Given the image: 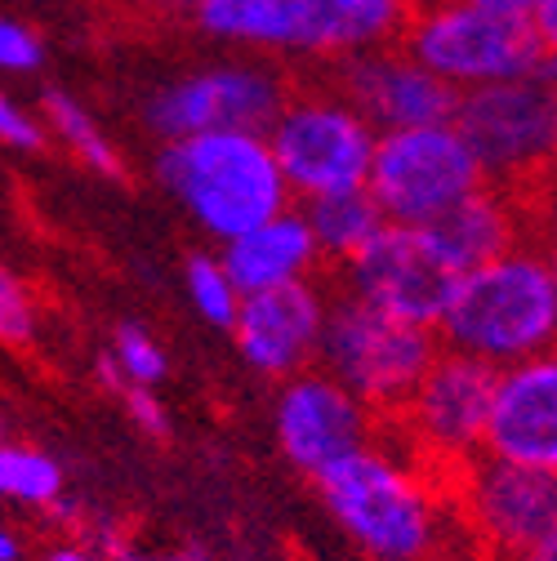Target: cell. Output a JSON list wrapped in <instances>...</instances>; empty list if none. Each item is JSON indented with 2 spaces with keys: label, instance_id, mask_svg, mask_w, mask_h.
<instances>
[{
  "label": "cell",
  "instance_id": "d6a6232c",
  "mask_svg": "<svg viewBox=\"0 0 557 561\" xmlns=\"http://www.w3.org/2000/svg\"><path fill=\"white\" fill-rule=\"evenodd\" d=\"M41 561H112L99 543H77V539H62V543H54V548H45V557Z\"/></svg>",
  "mask_w": 557,
  "mask_h": 561
},
{
  "label": "cell",
  "instance_id": "603a6c76",
  "mask_svg": "<svg viewBox=\"0 0 557 561\" xmlns=\"http://www.w3.org/2000/svg\"><path fill=\"white\" fill-rule=\"evenodd\" d=\"M0 495L19 508H36V513H72L67 504V472L62 463L32 446V442H5L0 446Z\"/></svg>",
  "mask_w": 557,
  "mask_h": 561
},
{
  "label": "cell",
  "instance_id": "7a4b0ae2",
  "mask_svg": "<svg viewBox=\"0 0 557 561\" xmlns=\"http://www.w3.org/2000/svg\"><path fill=\"white\" fill-rule=\"evenodd\" d=\"M152 170L174 205L219 245L286 215L295 196L268 134L259 129H224L161 144Z\"/></svg>",
  "mask_w": 557,
  "mask_h": 561
},
{
  "label": "cell",
  "instance_id": "6da1fadb",
  "mask_svg": "<svg viewBox=\"0 0 557 561\" xmlns=\"http://www.w3.org/2000/svg\"><path fill=\"white\" fill-rule=\"evenodd\" d=\"M446 481L406 446L375 442L330 468L317 490L334 526L375 561H429L442 539Z\"/></svg>",
  "mask_w": 557,
  "mask_h": 561
},
{
  "label": "cell",
  "instance_id": "52a82bcc",
  "mask_svg": "<svg viewBox=\"0 0 557 561\" xmlns=\"http://www.w3.org/2000/svg\"><path fill=\"white\" fill-rule=\"evenodd\" d=\"M455 125L496 187L526 196L557 170V81L544 72L464 94Z\"/></svg>",
  "mask_w": 557,
  "mask_h": 561
},
{
  "label": "cell",
  "instance_id": "e0dca14e",
  "mask_svg": "<svg viewBox=\"0 0 557 561\" xmlns=\"http://www.w3.org/2000/svg\"><path fill=\"white\" fill-rule=\"evenodd\" d=\"M486 450L526 468L557 472V347L500 370Z\"/></svg>",
  "mask_w": 557,
  "mask_h": 561
},
{
  "label": "cell",
  "instance_id": "277c9868",
  "mask_svg": "<svg viewBox=\"0 0 557 561\" xmlns=\"http://www.w3.org/2000/svg\"><path fill=\"white\" fill-rule=\"evenodd\" d=\"M442 353L446 347L437 330L379 312L357 295H339L330 308L321 370H330L348 392H357L375 414L393 419Z\"/></svg>",
  "mask_w": 557,
  "mask_h": 561
},
{
  "label": "cell",
  "instance_id": "d4e9b609",
  "mask_svg": "<svg viewBox=\"0 0 557 561\" xmlns=\"http://www.w3.org/2000/svg\"><path fill=\"white\" fill-rule=\"evenodd\" d=\"M183 290H187V304L201 321H211L219 330H232L246 295L237 286V276L228 272L224 254H192L187 267H183Z\"/></svg>",
  "mask_w": 557,
  "mask_h": 561
},
{
  "label": "cell",
  "instance_id": "8fae6325",
  "mask_svg": "<svg viewBox=\"0 0 557 561\" xmlns=\"http://www.w3.org/2000/svg\"><path fill=\"white\" fill-rule=\"evenodd\" d=\"M500 370L464 353L437 357V366L414 388V397L393 414L397 446H406L420 463H429L442 481L459 472L468 459L486 455Z\"/></svg>",
  "mask_w": 557,
  "mask_h": 561
},
{
  "label": "cell",
  "instance_id": "8992f818",
  "mask_svg": "<svg viewBox=\"0 0 557 561\" xmlns=\"http://www.w3.org/2000/svg\"><path fill=\"white\" fill-rule=\"evenodd\" d=\"M291 94L295 90L286 85V77L263 54L219 58L152 85L144 94V125L161 144H179V138H196V134H224V129L268 134Z\"/></svg>",
  "mask_w": 557,
  "mask_h": 561
},
{
  "label": "cell",
  "instance_id": "83f0119b",
  "mask_svg": "<svg viewBox=\"0 0 557 561\" xmlns=\"http://www.w3.org/2000/svg\"><path fill=\"white\" fill-rule=\"evenodd\" d=\"M0 67H5L10 77H36L45 67V36H41V27H32L23 19L0 23Z\"/></svg>",
  "mask_w": 557,
  "mask_h": 561
},
{
  "label": "cell",
  "instance_id": "f546056e",
  "mask_svg": "<svg viewBox=\"0 0 557 561\" xmlns=\"http://www.w3.org/2000/svg\"><path fill=\"white\" fill-rule=\"evenodd\" d=\"M522 201H526V215H531V232H535L548 250H557V170H553L535 192H526Z\"/></svg>",
  "mask_w": 557,
  "mask_h": 561
},
{
  "label": "cell",
  "instance_id": "d6986e66",
  "mask_svg": "<svg viewBox=\"0 0 557 561\" xmlns=\"http://www.w3.org/2000/svg\"><path fill=\"white\" fill-rule=\"evenodd\" d=\"M219 254H224L228 272L237 276L241 295L299 286V280H312V272L326 263L304 209H286V215L241 232L237 241L219 245Z\"/></svg>",
  "mask_w": 557,
  "mask_h": 561
},
{
  "label": "cell",
  "instance_id": "7c38bea8",
  "mask_svg": "<svg viewBox=\"0 0 557 561\" xmlns=\"http://www.w3.org/2000/svg\"><path fill=\"white\" fill-rule=\"evenodd\" d=\"M272 433H276V446H282L286 463L299 468L312 485L330 468L348 463L353 455L379 442L375 410L321 366L282 383V392L272 401Z\"/></svg>",
  "mask_w": 557,
  "mask_h": 561
},
{
  "label": "cell",
  "instance_id": "8d00e7d4",
  "mask_svg": "<svg viewBox=\"0 0 557 561\" xmlns=\"http://www.w3.org/2000/svg\"><path fill=\"white\" fill-rule=\"evenodd\" d=\"M522 561H557V535H553V539H544V543H539L535 552H526Z\"/></svg>",
  "mask_w": 557,
  "mask_h": 561
},
{
  "label": "cell",
  "instance_id": "9c48e42d",
  "mask_svg": "<svg viewBox=\"0 0 557 561\" xmlns=\"http://www.w3.org/2000/svg\"><path fill=\"white\" fill-rule=\"evenodd\" d=\"M477 187H486V174L455 121L384 134L366 183L397 228H433Z\"/></svg>",
  "mask_w": 557,
  "mask_h": 561
},
{
  "label": "cell",
  "instance_id": "f1b7e54d",
  "mask_svg": "<svg viewBox=\"0 0 557 561\" xmlns=\"http://www.w3.org/2000/svg\"><path fill=\"white\" fill-rule=\"evenodd\" d=\"M107 392H116V401L125 405V414L134 419V428L138 433H148V437H170V414L157 397V388H134V383H112Z\"/></svg>",
  "mask_w": 557,
  "mask_h": 561
},
{
  "label": "cell",
  "instance_id": "9a60e30c",
  "mask_svg": "<svg viewBox=\"0 0 557 561\" xmlns=\"http://www.w3.org/2000/svg\"><path fill=\"white\" fill-rule=\"evenodd\" d=\"M334 85L353 99V107L379 129H420V125H446L459 112V90H451L442 77L414 58L406 45L371 49L357 58H343Z\"/></svg>",
  "mask_w": 557,
  "mask_h": 561
},
{
  "label": "cell",
  "instance_id": "4fadbf2b",
  "mask_svg": "<svg viewBox=\"0 0 557 561\" xmlns=\"http://www.w3.org/2000/svg\"><path fill=\"white\" fill-rule=\"evenodd\" d=\"M343 276H348V295H357L375 304L379 312H393L410 325H429V330L442 325L464 280L442 259V250L433 245L424 228H397V224H388L348 263Z\"/></svg>",
  "mask_w": 557,
  "mask_h": 561
},
{
  "label": "cell",
  "instance_id": "74e56055",
  "mask_svg": "<svg viewBox=\"0 0 557 561\" xmlns=\"http://www.w3.org/2000/svg\"><path fill=\"white\" fill-rule=\"evenodd\" d=\"M548 250V245H544ZM548 263H553V286H557V250H548Z\"/></svg>",
  "mask_w": 557,
  "mask_h": 561
},
{
  "label": "cell",
  "instance_id": "4dcf8cb0",
  "mask_svg": "<svg viewBox=\"0 0 557 561\" xmlns=\"http://www.w3.org/2000/svg\"><path fill=\"white\" fill-rule=\"evenodd\" d=\"M112 561H205L201 548H144V543H129L121 535H103L99 543Z\"/></svg>",
  "mask_w": 557,
  "mask_h": 561
},
{
  "label": "cell",
  "instance_id": "7402d4cb",
  "mask_svg": "<svg viewBox=\"0 0 557 561\" xmlns=\"http://www.w3.org/2000/svg\"><path fill=\"white\" fill-rule=\"evenodd\" d=\"M192 27L241 54H276L282 0H192Z\"/></svg>",
  "mask_w": 557,
  "mask_h": 561
},
{
  "label": "cell",
  "instance_id": "4316f807",
  "mask_svg": "<svg viewBox=\"0 0 557 561\" xmlns=\"http://www.w3.org/2000/svg\"><path fill=\"white\" fill-rule=\"evenodd\" d=\"M49 125H45V112L41 107H27L19 99H0V144L19 157H32L49 144Z\"/></svg>",
  "mask_w": 557,
  "mask_h": 561
},
{
  "label": "cell",
  "instance_id": "ffe728a7",
  "mask_svg": "<svg viewBox=\"0 0 557 561\" xmlns=\"http://www.w3.org/2000/svg\"><path fill=\"white\" fill-rule=\"evenodd\" d=\"M304 215H308V224H312V237H317L326 263H339V267H348V263H353V259L388 228L384 209L375 205V196H371L366 187L304 201Z\"/></svg>",
  "mask_w": 557,
  "mask_h": 561
},
{
  "label": "cell",
  "instance_id": "484cf974",
  "mask_svg": "<svg viewBox=\"0 0 557 561\" xmlns=\"http://www.w3.org/2000/svg\"><path fill=\"white\" fill-rule=\"evenodd\" d=\"M36 330H41V304L27 286V276L5 272L0 276V334L14 347H27L36 339Z\"/></svg>",
  "mask_w": 557,
  "mask_h": 561
},
{
  "label": "cell",
  "instance_id": "1f68e13d",
  "mask_svg": "<svg viewBox=\"0 0 557 561\" xmlns=\"http://www.w3.org/2000/svg\"><path fill=\"white\" fill-rule=\"evenodd\" d=\"M121 10L129 14H144V19H179L192 14V0H116Z\"/></svg>",
  "mask_w": 557,
  "mask_h": 561
},
{
  "label": "cell",
  "instance_id": "ac0fdd59",
  "mask_svg": "<svg viewBox=\"0 0 557 561\" xmlns=\"http://www.w3.org/2000/svg\"><path fill=\"white\" fill-rule=\"evenodd\" d=\"M531 215H526V201L509 187L486 183L477 187L468 201H459L446 219H437L433 228H424L433 237V245L442 250V259L468 276L486 263L504 259L509 250H518L526 241Z\"/></svg>",
  "mask_w": 557,
  "mask_h": 561
},
{
  "label": "cell",
  "instance_id": "e575fe53",
  "mask_svg": "<svg viewBox=\"0 0 557 561\" xmlns=\"http://www.w3.org/2000/svg\"><path fill=\"white\" fill-rule=\"evenodd\" d=\"M468 5H477V10H491V14H500V19H535V10H539V0H468Z\"/></svg>",
  "mask_w": 557,
  "mask_h": 561
},
{
  "label": "cell",
  "instance_id": "836d02e7",
  "mask_svg": "<svg viewBox=\"0 0 557 561\" xmlns=\"http://www.w3.org/2000/svg\"><path fill=\"white\" fill-rule=\"evenodd\" d=\"M531 27H535L544 54L557 58V0H539V10H535V19H531Z\"/></svg>",
  "mask_w": 557,
  "mask_h": 561
},
{
  "label": "cell",
  "instance_id": "d590c367",
  "mask_svg": "<svg viewBox=\"0 0 557 561\" xmlns=\"http://www.w3.org/2000/svg\"><path fill=\"white\" fill-rule=\"evenodd\" d=\"M0 561H23V539L14 526L0 530Z\"/></svg>",
  "mask_w": 557,
  "mask_h": 561
},
{
  "label": "cell",
  "instance_id": "5bb4252c",
  "mask_svg": "<svg viewBox=\"0 0 557 561\" xmlns=\"http://www.w3.org/2000/svg\"><path fill=\"white\" fill-rule=\"evenodd\" d=\"M330 308H334V299H326L317 280H299V286L246 295L228 334L250 370L286 383V379L321 366Z\"/></svg>",
  "mask_w": 557,
  "mask_h": 561
},
{
  "label": "cell",
  "instance_id": "44dd1931",
  "mask_svg": "<svg viewBox=\"0 0 557 561\" xmlns=\"http://www.w3.org/2000/svg\"><path fill=\"white\" fill-rule=\"evenodd\" d=\"M36 107L45 112V125H49V134H54V144H62L90 174H99V179H125V157H121V148L112 144V134L99 125V116H94L72 90L49 85Z\"/></svg>",
  "mask_w": 557,
  "mask_h": 561
},
{
  "label": "cell",
  "instance_id": "2e32d148",
  "mask_svg": "<svg viewBox=\"0 0 557 561\" xmlns=\"http://www.w3.org/2000/svg\"><path fill=\"white\" fill-rule=\"evenodd\" d=\"M420 5L414 0H282L276 54L343 62L406 41Z\"/></svg>",
  "mask_w": 557,
  "mask_h": 561
},
{
  "label": "cell",
  "instance_id": "5b68a950",
  "mask_svg": "<svg viewBox=\"0 0 557 561\" xmlns=\"http://www.w3.org/2000/svg\"><path fill=\"white\" fill-rule=\"evenodd\" d=\"M379 129L353 107L339 85L334 90H295L272 121L268 144L276 152L291 192L299 201L357 192L371 183V165L379 152Z\"/></svg>",
  "mask_w": 557,
  "mask_h": 561
},
{
  "label": "cell",
  "instance_id": "cb8c5ba5",
  "mask_svg": "<svg viewBox=\"0 0 557 561\" xmlns=\"http://www.w3.org/2000/svg\"><path fill=\"white\" fill-rule=\"evenodd\" d=\"M170 370V357H166V347L161 339L148 330V325H138V321H121L116 334H112V347H107V357H99V375L103 383H134V388H157Z\"/></svg>",
  "mask_w": 557,
  "mask_h": 561
},
{
  "label": "cell",
  "instance_id": "ba28073f",
  "mask_svg": "<svg viewBox=\"0 0 557 561\" xmlns=\"http://www.w3.org/2000/svg\"><path fill=\"white\" fill-rule=\"evenodd\" d=\"M401 45L459 94L535 77L544 67V45L526 19H500L468 0L420 5Z\"/></svg>",
  "mask_w": 557,
  "mask_h": 561
},
{
  "label": "cell",
  "instance_id": "3957f363",
  "mask_svg": "<svg viewBox=\"0 0 557 561\" xmlns=\"http://www.w3.org/2000/svg\"><path fill=\"white\" fill-rule=\"evenodd\" d=\"M442 347L477 357L496 370L522 366L557 347V286L539 245H518L459 280L437 325Z\"/></svg>",
  "mask_w": 557,
  "mask_h": 561
},
{
  "label": "cell",
  "instance_id": "30bf717a",
  "mask_svg": "<svg viewBox=\"0 0 557 561\" xmlns=\"http://www.w3.org/2000/svg\"><path fill=\"white\" fill-rule=\"evenodd\" d=\"M446 490L464 535L496 561H522L557 535V472L486 450L451 472Z\"/></svg>",
  "mask_w": 557,
  "mask_h": 561
}]
</instances>
